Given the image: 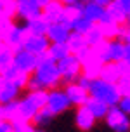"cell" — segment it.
Returning a JSON list of instances; mask_svg holds the SVG:
<instances>
[{"label": "cell", "instance_id": "cell-21", "mask_svg": "<svg viewBox=\"0 0 130 132\" xmlns=\"http://www.w3.org/2000/svg\"><path fill=\"white\" fill-rule=\"evenodd\" d=\"M85 106L94 115V118H102V117H106V113L109 110L108 104H104L102 101H97V99H94V97H89V101L85 103Z\"/></svg>", "mask_w": 130, "mask_h": 132}, {"label": "cell", "instance_id": "cell-10", "mask_svg": "<svg viewBox=\"0 0 130 132\" xmlns=\"http://www.w3.org/2000/svg\"><path fill=\"white\" fill-rule=\"evenodd\" d=\"M102 66H104V63L90 51V54H89V56L85 57V61L82 63V73H83V77H87L89 80H96V78H99Z\"/></svg>", "mask_w": 130, "mask_h": 132}, {"label": "cell", "instance_id": "cell-5", "mask_svg": "<svg viewBox=\"0 0 130 132\" xmlns=\"http://www.w3.org/2000/svg\"><path fill=\"white\" fill-rule=\"evenodd\" d=\"M12 64L23 73H28V75H31L35 71V68L38 64V57L35 56V54L28 52L24 49H19V51H16L14 52V59H12Z\"/></svg>", "mask_w": 130, "mask_h": 132}, {"label": "cell", "instance_id": "cell-26", "mask_svg": "<svg viewBox=\"0 0 130 132\" xmlns=\"http://www.w3.org/2000/svg\"><path fill=\"white\" fill-rule=\"evenodd\" d=\"M12 59H14V51H11L7 45H0V73H4L9 68L12 66Z\"/></svg>", "mask_w": 130, "mask_h": 132}, {"label": "cell", "instance_id": "cell-7", "mask_svg": "<svg viewBox=\"0 0 130 132\" xmlns=\"http://www.w3.org/2000/svg\"><path fill=\"white\" fill-rule=\"evenodd\" d=\"M16 16L21 19L30 21L42 16V7L38 0H16Z\"/></svg>", "mask_w": 130, "mask_h": 132}, {"label": "cell", "instance_id": "cell-1", "mask_svg": "<svg viewBox=\"0 0 130 132\" xmlns=\"http://www.w3.org/2000/svg\"><path fill=\"white\" fill-rule=\"evenodd\" d=\"M38 57V64L35 68V71L31 73L35 78L38 80V84L42 85V89H56L61 84V75H59L57 64L45 54L37 56Z\"/></svg>", "mask_w": 130, "mask_h": 132}, {"label": "cell", "instance_id": "cell-38", "mask_svg": "<svg viewBox=\"0 0 130 132\" xmlns=\"http://www.w3.org/2000/svg\"><path fill=\"white\" fill-rule=\"evenodd\" d=\"M90 2H94V4H97V5H101V7H108L113 0H90Z\"/></svg>", "mask_w": 130, "mask_h": 132}, {"label": "cell", "instance_id": "cell-31", "mask_svg": "<svg viewBox=\"0 0 130 132\" xmlns=\"http://www.w3.org/2000/svg\"><path fill=\"white\" fill-rule=\"evenodd\" d=\"M52 117H54V115H52V113L49 111L47 108H40L38 111H37V115L33 117L31 122L35 123V125H44V123H47V122H49Z\"/></svg>", "mask_w": 130, "mask_h": 132}, {"label": "cell", "instance_id": "cell-9", "mask_svg": "<svg viewBox=\"0 0 130 132\" xmlns=\"http://www.w3.org/2000/svg\"><path fill=\"white\" fill-rule=\"evenodd\" d=\"M49 45H50V42L47 40V37H40V35H28L26 40L23 42V49L35 54V56L45 54Z\"/></svg>", "mask_w": 130, "mask_h": 132}, {"label": "cell", "instance_id": "cell-22", "mask_svg": "<svg viewBox=\"0 0 130 132\" xmlns=\"http://www.w3.org/2000/svg\"><path fill=\"white\" fill-rule=\"evenodd\" d=\"M47 56L50 57L54 63L64 59L66 56H70V49L66 44H50L49 49H47Z\"/></svg>", "mask_w": 130, "mask_h": 132}, {"label": "cell", "instance_id": "cell-20", "mask_svg": "<svg viewBox=\"0 0 130 132\" xmlns=\"http://www.w3.org/2000/svg\"><path fill=\"white\" fill-rule=\"evenodd\" d=\"M125 47L127 44H123L122 40H109V61L113 63H120L125 59Z\"/></svg>", "mask_w": 130, "mask_h": 132}, {"label": "cell", "instance_id": "cell-28", "mask_svg": "<svg viewBox=\"0 0 130 132\" xmlns=\"http://www.w3.org/2000/svg\"><path fill=\"white\" fill-rule=\"evenodd\" d=\"M11 125H12V132H37L35 127L31 125V122H26L19 117H14L11 120Z\"/></svg>", "mask_w": 130, "mask_h": 132}, {"label": "cell", "instance_id": "cell-4", "mask_svg": "<svg viewBox=\"0 0 130 132\" xmlns=\"http://www.w3.org/2000/svg\"><path fill=\"white\" fill-rule=\"evenodd\" d=\"M70 99L66 96L63 90H59V89H52L50 92L47 94V104L45 108L52 115H59V113L66 111L68 108H70Z\"/></svg>", "mask_w": 130, "mask_h": 132}, {"label": "cell", "instance_id": "cell-19", "mask_svg": "<svg viewBox=\"0 0 130 132\" xmlns=\"http://www.w3.org/2000/svg\"><path fill=\"white\" fill-rule=\"evenodd\" d=\"M24 28H26V31L30 33V35H40V37H45L47 30H49V23L40 16V18H35V19L26 21Z\"/></svg>", "mask_w": 130, "mask_h": 132}, {"label": "cell", "instance_id": "cell-35", "mask_svg": "<svg viewBox=\"0 0 130 132\" xmlns=\"http://www.w3.org/2000/svg\"><path fill=\"white\" fill-rule=\"evenodd\" d=\"M76 80H78V82H76L78 85H80V87H83L85 90L89 92V87H90V82H92V80H89L87 77H83V75H80V77H78Z\"/></svg>", "mask_w": 130, "mask_h": 132}, {"label": "cell", "instance_id": "cell-15", "mask_svg": "<svg viewBox=\"0 0 130 132\" xmlns=\"http://www.w3.org/2000/svg\"><path fill=\"white\" fill-rule=\"evenodd\" d=\"M104 12H106V7H101L97 4H94V2H85L83 4V18L89 19L90 23H94V24H97L101 21Z\"/></svg>", "mask_w": 130, "mask_h": 132}, {"label": "cell", "instance_id": "cell-32", "mask_svg": "<svg viewBox=\"0 0 130 132\" xmlns=\"http://www.w3.org/2000/svg\"><path fill=\"white\" fill-rule=\"evenodd\" d=\"M116 85H118V90H120L122 96L130 97V73H128V75H123L122 78L118 80Z\"/></svg>", "mask_w": 130, "mask_h": 132}, {"label": "cell", "instance_id": "cell-14", "mask_svg": "<svg viewBox=\"0 0 130 132\" xmlns=\"http://www.w3.org/2000/svg\"><path fill=\"white\" fill-rule=\"evenodd\" d=\"M123 77V73H122V68L118 63H104L102 70H101V75H99V78L104 80V82H109V84H118V80Z\"/></svg>", "mask_w": 130, "mask_h": 132}, {"label": "cell", "instance_id": "cell-13", "mask_svg": "<svg viewBox=\"0 0 130 132\" xmlns=\"http://www.w3.org/2000/svg\"><path fill=\"white\" fill-rule=\"evenodd\" d=\"M64 94L68 96V99H70V103L71 104H76V106H83L87 101H89V92L85 90L83 87H80L78 84H66V90Z\"/></svg>", "mask_w": 130, "mask_h": 132}, {"label": "cell", "instance_id": "cell-24", "mask_svg": "<svg viewBox=\"0 0 130 132\" xmlns=\"http://www.w3.org/2000/svg\"><path fill=\"white\" fill-rule=\"evenodd\" d=\"M106 12L109 14V18L115 21V23H118V24H125V23H127V14L118 7V4L115 2V0L106 7Z\"/></svg>", "mask_w": 130, "mask_h": 132}, {"label": "cell", "instance_id": "cell-2", "mask_svg": "<svg viewBox=\"0 0 130 132\" xmlns=\"http://www.w3.org/2000/svg\"><path fill=\"white\" fill-rule=\"evenodd\" d=\"M89 96L97 99V101H102L108 106H116L118 101L122 99V94L118 90L116 84H109V82H104L101 78H96L90 82Z\"/></svg>", "mask_w": 130, "mask_h": 132}, {"label": "cell", "instance_id": "cell-37", "mask_svg": "<svg viewBox=\"0 0 130 132\" xmlns=\"http://www.w3.org/2000/svg\"><path fill=\"white\" fill-rule=\"evenodd\" d=\"M0 132H12V125L7 120H0Z\"/></svg>", "mask_w": 130, "mask_h": 132}, {"label": "cell", "instance_id": "cell-42", "mask_svg": "<svg viewBox=\"0 0 130 132\" xmlns=\"http://www.w3.org/2000/svg\"><path fill=\"white\" fill-rule=\"evenodd\" d=\"M2 82H4V78H2V77H0V87H2Z\"/></svg>", "mask_w": 130, "mask_h": 132}, {"label": "cell", "instance_id": "cell-18", "mask_svg": "<svg viewBox=\"0 0 130 132\" xmlns=\"http://www.w3.org/2000/svg\"><path fill=\"white\" fill-rule=\"evenodd\" d=\"M18 96H19V89L14 85L12 82L4 80L2 87H0V104H7L11 101H16Z\"/></svg>", "mask_w": 130, "mask_h": 132}, {"label": "cell", "instance_id": "cell-36", "mask_svg": "<svg viewBox=\"0 0 130 132\" xmlns=\"http://www.w3.org/2000/svg\"><path fill=\"white\" fill-rule=\"evenodd\" d=\"M115 2L118 4V7H120L125 14L130 12V0H115Z\"/></svg>", "mask_w": 130, "mask_h": 132}, {"label": "cell", "instance_id": "cell-12", "mask_svg": "<svg viewBox=\"0 0 130 132\" xmlns=\"http://www.w3.org/2000/svg\"><path fill=\"white\" fill-rule=\"evenodd\" d=\"M63 12H64V5L59 0H50V2H47L45 5L42 7V18L49 24L50 23H57L63 18Z\"/></svg>", "mask_w": 130, "mask_h": 132}, {"label": "cell", "instance_id": "cell-30", "mask_svg": "<svg viewBox=\"0 0 130 132\" xmlns=\"http://www.w3.org/2000/svg\"><path fill=\"white\" fill-rule=\"evenodd\" d=\"M92 26H94V23H90L89 19H85L83 16H82V18H78V19H75L71 23V31H76V33H80V35H85Z\"/></svg>", "mask_w": 130, "mask_h": 132}, {"label": "cell", "instance_id": "cell-33", "mask_svg": "<svg viewBox=\"0 0 130 132\" xmlns=\"http://www.w3.org/2000/svg\"><path fill=\"white\" fill-rule=\"evenodd\" d=\"M12 26H14L12 18H9V16H5V14L0 12V38H2Z\"/></svg>", "mask_w": 130, "mask_h": 132}, {"label": "cell", "instance_id": "cell-40", "mask_svg": "<svg viewBox=\"0 0 130 132\" xmlns=\"http://www.w3.org/2000/svg\"><path fill=\"white\" fill-rule=\"evenodd\" d=\"M63 5H73V4H78L80 0H59Z\"/></svg>", "mask_w": 130, "mask_h": 132}, {"label": "cell", "instance_id": "cell-11", "mask_svg": "<svg viewBox=\"0 0 130 132\" xmlns=\"http://www.w3.org/2000/svg\"><path fill=\"white\" fill-rule=\"evenodd\" d=\"M70 33H71V30L66 28L64 24H61V23H50L45 37L50 44H66Z\"/></svg>", "mask_w": 130, "mask_h": 132}, {"label": "cell", "instance_id": "cell-23", "mask_svg": "<svg viewBox=\"0 0 130 132\" xmlns=\"http://www.w3.org/2000/svg\"><path fill=\"white\" fill-rule=\"evenodd\" d=\"M66 45L70 49V54H76L78 51H82L83 47H89L87 42H85V38H83V35H80V33H76V31L70 33V37L66 40Z\"/></svg>", "mask_w": 130, "mask_h": 132}, {"label": "cell", "instance_id": "cell-3", "mask_svg": "<svg viewBox=\"0 0 130 132\" xmlns=\"http://www.w3.org/2000/svg\"><path fill=\"white\" fill-rule=\"evenodd\" d=\"M56 64H57L59 75H61V82H64V84H73L82 75V64L73 54L66 56L64 59L57 61Z\"/></svg>", "mask_w": 130, "mask_h": 132}, {"label": "cell", "instance_id": "cell-39", "mask_svg": "<svg viewBox=\"0 0 130 132\" xmlns=\"http://www.w3.org/2000/svg\"><path fill=\"white\" fill-rule=\"evenodd\" d=\"M125 63H127V64H128L130 66V45H127V47H125Z\"/></svg>", "mask_w": 130, "mask_h": 132}, {"label": "cell", "instance_id": "cell-17", "mask_svg": "<svg viewBox=\"0 0 130 132\" xmlns=\"http://www.w3.org/2000/svg\"><path fill=\"white\" fill-rule=\"evenodd\" d=\"M94 115H92L89 110H87V106H78V111H76V125L80 130H90L92 127H94Z\"/></svg>", "mask_w": 130, "mask_h": 132}, {"label": "cell", "instance_id": "cell-16", "mask_svg": "<svg viewBox=\"0 0 130 132\" xmlns=\"http://www.w3.org/2000/svg\"><path fill=\"white\" fill-rule=\"evenodd\" d=\"M37 111H38V108L33 104L28 97H23L18 101V117L19 118L26 120V122H31L33 117L37 115Z\"/></svg>", "mask_w": 130, "mask_h": 132}, {"label": "cell", "instance_id": "cell-29", "mask_svg": "<svg viewBox=\"0 0 130 132\" xmlns=\"http://www.w3.org/2000/svg\"><path fill=\"white\" fill-rule=\"evenodd\" d=\"M47 94H49L47 90H31L26 97L40 110V108H45V104H47Z\"/></svg>", "mask_w": 130, "mask_h": 132}, {"label": "cell", "instance_id": "cell-43", "mask_svg": "<svg viewBox=\"0 0 130 132\" xmlns=\"http://www.w3.org/2000/svg\"><path fill=\"white\" fill-rule=\"evenodd\" d=\"M0 45H2V38H0Z\"/></svg>", "mask_w": 130, "mask_h": 132}, {"label": "cell", "instance_id": "cell-6", "mask_svg": "<svg viewBox=\"0 0 130 132\" xmlns=\"http://www.w3.org/2000/svg\"><path fill=\"white\" fill-rule=\"evenodd\" d=\"M30 33L26 31L24 26H18V24H14L9 31L2 37V44L4 45H7L11 51H19V49H23V42L26 40V37H28Z\"/></svg>", "mask_w": 130, "mask_h": 132}, {"label": "cell", "instance_id": "cell-27", "mask_svg": "<svg viewBox=\"0 0 130 132\" xmlns=\"http://www.w3.org/2000/svg\"><path fill=\"white\" fill-rule=\"evenodd\" d=\"M83 38H85V42H87L89 47H94V45H97L99 42H102L104 37H102V33H101V30H99V26L94 24V26L83 35Z\"/></svg>", "mask_w": 130, "mask_h": 132}, {"label": "cell", "instance_id": "cell-34", "mask_svg": "<svg viewBox=\"0 0 130 132\" xmlns=\"http://www.w3.org/2000/svg\"><path fill=\"white\" fill-rule=\"evenodd\" d=\"M118 108L125 113V115H130V97L127 96H122V99L118 101Z\"/></svg>", "mask_w": 130, "mask_h": 132}, {"label": "cell", "instance_id": "cell-41", "mask_svg": "<svg viewBox=\"0 0 130 132\" xmlns=\"http://www.w3.org/2000/svg\"><path fill=\"white\" fill-rule=\"evenodd\" d=\"M5 2H9V0H0V5H4Z\"/></svg>", "mask_w": 130, "mask_h": 132}, {"label": "cell", "instance_id": "cell-25", "mask_svg": "<svg viewBox=\"0 0 130 132\" xmlns=\"http://www.w3.org/2000/svg\"><path fill=\"white\" fill-rule=\"evenodd\" d=\"M90 51L96 54L102 63H109V40L104 38L102 42H99L97 45L90 47Z\"/></svg>", "mask_w": 130, "mask_h": 132}, {"label": "cell", "instance_id": "cell-8", "mask_svg": "<svg viewBox=\"0 0 130 132\" xmlns=\"http://www.w3.org/2000/svg\"><path fill=\"white\" fill-rule=\"evenodd\" d=\"M106 120H108V125L116 132H127L130 129V122L127 115L118 106H109V110L106 113Z\"/></svg>", "mask_w": 130, "mask_h": 132}]
</instances>
